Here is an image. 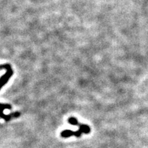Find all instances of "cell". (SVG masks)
Returning a JSON list of instances; mask_svg holds the SVG:
<instances>
[{
  "instance_id": "cell-7",
  "label": "cell",
  "mask_w": 148,
  "mask_h": 148,
  "mask_svg": "<svg viewBox=\"0 0 148 148\" xmlns=\"http://www.w3.org/2000/svg\"><path fill=\"white\" fill-rule=\"evenodd\" d=\"M82 134V132H81V131L79 130H78L75 131V132H74V135H73V136H75V137H77V138H79V137H81Z\"/></svg>"
},
{
  "instance_id": "cell-1",
  "label": "cell",
  "mask_w": 148,
  "mask_h": 148,
  "mask_svg": "<svg viewBox=\"0 0 148 148\" xmlns=\"http://www.w3.org/2000/svg\"><path fill=\"white\" fill-rule=\"evenodd\" d=\"M2 69H5L6 72L0 78V90L1 89V88L5 84H7L9 79L12 77V75H13V70H12V66H11L10 64H0V70Z\"/></svg>"
},
{
  "instance_id": "cell-5",
  "label": "cell",
  "mask_w": 148,
  "mask_h": 148,
  "mask_svg": "<svg viewBox=\"0 0 148 148\" xmlns=\"http://www.w3.org/2000/svg\"><path fill=\"white\" fill-rule=\"evenodd\" d=\"M68 123H69V124L73 125H79L78 120H77L75 117H73V116H71V117H69V119H68Z\"/></svg>"
},
{
  "instance_id": "cell-4",
  "label": "cell",
  "mask_w": 148,
  "mask_h": 148,
  "mask_svg": "<svg viewBox=\"0 0 148 148\" xmlns=\"http://www.w3.org/2000/svg\"><path fill=\"white\" fill-rule=\"evenodd\" d=\"M12 108V106L9 103H0V112H3V110L7 109V110H10Z\"/></svg>"
},
{
  "instance_id": "cell-6",
  "label": "cell",
  "mask_w": 148,
  "mask_h": 148,
  "mask_svg": "<svg viewBox=\"0 0 148 148\" xmlns=\"http://www.w3.org/2000/svg\"><path fill=\"white\" fill-rule=\"evenodd\" d=\"M10 116L12 117V119H14V118H18L21 116V113L19 112H14L12 113H10Z\"/></svg>"
},
{
  "instance_id": "cell-3",
  "label": "cell",
  "mask_w": 148,
  "mask_h": 148,
  "mask_svg": "<svg viewBox=\"0 0 148 148\" xmlns=\"http://www.w3.org/2000/svg\"><path fill=\"white\" fill-rule=\"evenodd\" d=\"M79 130L82 133L84 134H89L90 132V128L88 125L86 124H79Z\"/></svg>"
},
{
  "instance_id": "cell-2",
  "label": "cell",
  "mask_w": 148,
  "mask_h": 148,
  "mask_svg": "<svg viewBox=\"0 0 148 148\" xmlns=\"http://www.w3.org/2000/svg\"><path fill=\"white\" fill-rule=\"evenodd\" d=\"M73 135L74 132L71 130H64L60 132V136L62 138H69Z\"/></svg>"
}]
</instances>
